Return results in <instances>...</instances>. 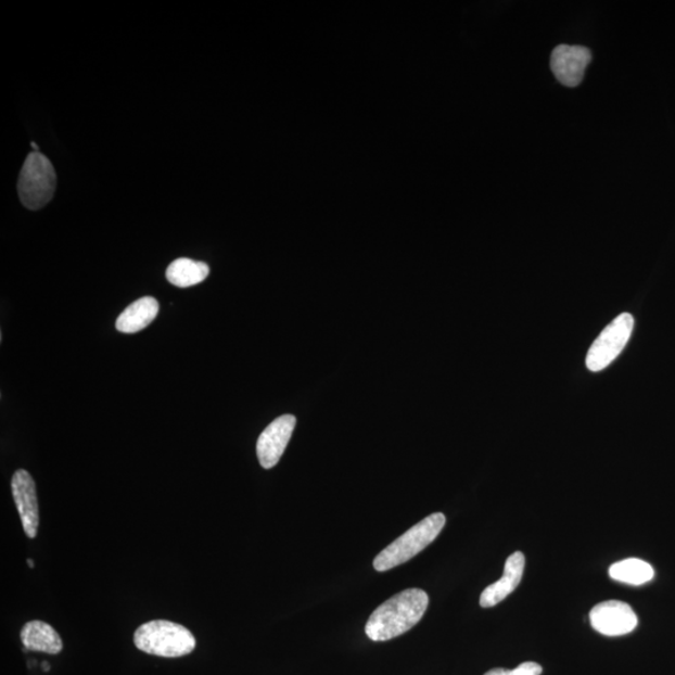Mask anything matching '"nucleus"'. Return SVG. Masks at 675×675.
<instances>
[{
  "label": "nucleus",
  "instance_id": "nucleus-1",
  "mask_svg": "<svg viewBox=\"0 0 675 675\" xmlns=\"http://www.w3.org/2000/svg\"><path fill=\"white\" fill-rule=\"evenodd\" d=\"M428 606L430 597L424 590H403L378 607L369 616L366 634L373 641L397 638L421 622Z\"/></svg>",
  "mask_w": 675,
  "mask_h": 675
},
{
  "label": "nucleus",
  "instance_id": "nucleus-2",
  "mask_svg": "<svg viewBox=\"0 0 675 675\" xmlns=\"http://www.w3.org/2000/svg\"><path fill=\"white\" fill-rule=\"evenodd\" d=\"M446 515L434 513L424 518L409 531L400 535L389 547L383 549L374 559V568L378 572H386L393 568L402 565L410 561L411 558L421 553L423 549L432 545L438 537L444 525H446Z\"/></svg>",
  "mask_w": 675,
  "mask_h": 675
},
{
  "label": "nucleus",
  "instance_id": "nucleus-3",
  "mask_svg": "<svg viewBox=\"0 0 675 675\" xmlns=\"http://www.w3.org/2000/svg\"><path fill=\"white\" fill-rule=\"evenodd\" d=\"M135 645L147 654L179 658L191 654L196 647L192 632L178 623L152 621L135 633Z\"/></svg>",
  "mask_w": 675,
  "mask_h": 675
},
{
  "label": "nucleus",
  "instance_id": "nucleus-4",
  "mask_svg": "<svg viewBox=\"0 0 675 675\" xmlns=\"http://www.w3.org/2000/svg\"><path fill=\"white\" fill-rule=\"evenodd\" d=\"M56 188L53 164L46 155L33 152L23 164L18 193L24 207L39 211L52 201Z\"/></svg>",
  "mask_w": 675,
  "mask_h": 675
},
{
  "label": "nucleus",
  "instance_id": "nucleus-5",
  "mask_svg": "<svg viewBox=\"0 0 675 675\" xmlns=\"http://www.w3.org/2000/svg\"><path fill=\"white\" fill-rule=\"evenodd\" d=\"M634 319L629 313L616 317L604 328L587 354L586 365L590 372H600L611 366L631 340Z\"/></svg>",
  "mask_w": 675,
  "mask_h": 675
},
{
  "label": "nucleus",
  "instance_id": "nucleus-6",
  "mask_svg": "<svg viewBox=\"0 0 675 675\" xmlns=\"http://www.w3.org/2000/svg\"><path fill=\"white\" fill-rule=\"evenodd\" d=\"M591 627L607 637L625 636L637 628L638 616L633 609L620 600H608L591 609Z\"/></svg>",
  "mask_w": 675,
  "mask_h": 675
},
{
  "label": "nucleus",
  "instance_id": "nucleus-7",
  "mask_svg": "<svg viewBox=\"0 0 675 675\" xmlns=\"http://www.w3.org/2000/svg\"><path fill=\"white\" fill-rule=\"evenodd\" d=\"M295 424V417L285 415L263 431L257 443V455L263 468L270 469L278 464L292 438Z\"/></svg>",
  "mask_w": 675,
  "mask_h": 675
},
{
  "label": "nucleus",
  "instance_id": "nucleus-8",
  "mask_svg": "<svg viewBox=\"0 0 675 675\" xmlns=\"http://www.w3.org/2000/svg\"><path fill=\"white\" fill-rule=\"evenodd\" d=\"M590 61L591 53L588 48L562 44L551 53L550 67L563 86L577 87L582 84Z\"/></svg>",
  "mask_w": 675,
  "mask_h": 675
},
{
  "label": "nucleus",
  "instance_id": "nucleus-9",
  "mask_svg": "<svg viewBox=\"0 0 675 675\" xmlns=\"http://www.w3.org/2000/svg\"><path fill=\"white\" fill-rule=\"evenodd\" d=\"M12 493L16 508H18L24 532L30 539L36 538L39 526L36 483L24 469H20V471L14 473Z\"/></svg>",
  "mask_w": 675,
  "mask_h": 675
},
{
  "label": "nucleus",
  "instance_id": "nucleus-10",
  "mask_svg": "<svg viewBox=\"0 0 675 675\" xmlns=\"http://www.w3.org/2000/svg\"><path fill=\"white\" fill-rule=\"evenodd\" d=\"M525 566V558L515 551L507 559L504 577L485 588L481 596V607L492 608L504 600L520 586Z\"/></svg>",
  "mask_w": 675,
  "mask_h": 675
},
{
  "label": "nucleus",
  "instance_id": "nucleus-11",
  "mask_svg": "<svg viewBox=\"0 0 675 675\" xmlns=\"http://www.w3.org/2000/svg\"><path fill=\"white\" fill-rule=\"evenodd\" d=\"M160 303L153 296H143V298L131 303L117 319L118 331L122 333H137L143 331L158 316Z\"/></svg>",
  "mask_w": 675,
  "mask_h": 675
},
{
  "label": "nucleus",
  "instance_id": "nucleus-12",
  "mask_svg": "<svg viewBox=\"0 0 675 675\" xmlns=\"http://www.w3.org/2000/svg\"><path fill=\"white\" fill-rule=\"evenodd\" d=\"M24 647L35 652L58 654L62 652L63 641L60 634L48 623L31 621L21 632Z\"/></svg>",
  "mask_w": 675,
  "mask_h": 675
},
{
  "label": "nucleus",
  "instance_id": "nucleus-13",
  "mask_svg": "<svg viewBox=\"0 0 675 675\" xmlns=\"http://www.w3.org/2000/svg\"><path fill=\"white\" fill-rule=\"evenodd\" d=\"M209 276V267L203 262L179 258L167 269L168 282L178 288L201 284Z\"/></svg>",
  "mask_w": 675,
  "mask_h": 675
},
{
  "label": "nucleus",
  "instance_id": "nucleus-14",
  "mask_svg": "<svg viewBox=\"0 0 675 675\" xmlns=\"http://www.w3.org/2000/svg\"><path fill=\"white\" fill-rule=\"evenodd\" d=\"M609 575L616 581L631 586H641L653 580L654 570L649 563L638 558L624 559V561L609 568Z\"/></svg>",
  "mask_w": 675,
  "mask_h": 675
},
{
  "label": "nucleus",
  "instance_id": "nucleus-15",
  "mask_svg": "<svg viewBox=\"0 0 675 675\" xmlns=\"http://www.w3.org/2000/svg\"><path fill=\"white\" fill-rule=\"evenodd\" d=\"M543 672L542 666L534 662H525L515 670L506 671L505 675H540Z\"/></svg>",
  "mask_w": 675,
  "mask_h": 675
},
{
  "label": "nucleus",
  "instance_id": "nucleus-16",
  "mask_svg": "<svg viewBox=\"0 0 675 675\" xmlns=\"http://www.w3.org/2000/svg\"><path fill=\"white\" fill-rule=\"evenodd\" d=\"M506 674V670L504 668H496V670H492L487 673H485L484 675H505Z\"/></svg>",
  "mask_w": 675,
  "mask_h": 675
},
{
  "label": "nucleus",
  "instance_id": "nucleus-17",
  "mask_svg": "<svg viewBox=\"0 0 675 675\" xmlns=\"http://www.w3.org/2000/svg\"><path fill=\"white\" fill-rule=\"evenodd\" d=\"M33 150H35L36 152H38V145L36 143H31Z\"/></svg>",
  "mask_w": 675,
  "mask_h": 675
},
{
  "label": "nucleus",
  "instance_id": "nucleus-18",
  "mask_svg": "<svg viewBox=\"0 0 675 675\" xmlns=\"http://www.w3.org/2000/svg\"><path fill=\"white\" fill-rule=\"evenodd\" d=\"M43 668H44V671H47V672H48V671H49V664H48V663H44V664H43Z\"/></svg>",
  "mask_w": 675,
  "mask_h": 675
},
{
  "label": "nucleus",
  "instance_id": "nucleus-19",
  "mask_svg": "<svg viewBox=\"0 0 675 675\" xmlns=\"http://www.w3.org/2000/svg\"><path fill=\"white\" fill-rule=\"evenodd\" d=\"M28 564L30 565V568L35 566V563H33L30 559H28Z\"/></svg>",
  "mask_w": 675,
  "mask_h": 675
}]
</instances>
